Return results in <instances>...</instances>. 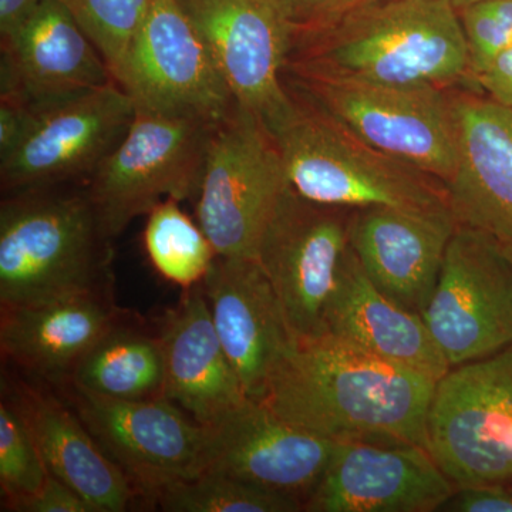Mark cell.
Here are the masks:
<instances>
[{
	"label": "cell",
	"instance_id": "obj_1",
	"mask_svg": "<svg viewBox=\"0 0 512 512\" xmlns=\"http://www.w3.org/2000/svg\"><path fill=\"white\" fill-rule=\"evenodd\" d=\"M436 380L325 333L296 339L264 403L282 419L333 441L427 448Z\"/></svg>",
	"mask_w": 512,
	"mask_h": 512
},
{
	"label": "cell",
	"instance_id": "obj_2",
	"mask_svg": "<svg viewBox=\"0 0 512 512\" xmlns=\"http://www.w3.org/2000/svg\"><path fill=\"white\" fill-rule=\"evenodd\" d=\"M285 72L444 89L473 82L453 0H365L328 28L295 36Z\"/></svg>",
	"mask_w": 512,
	"mask_h": 512
},
{
	"label": "cell",
	"instance_id": "obj_3",
	"mask_svg": "<svg viewBox=\"0 0 512 512\" xmlns=\"http://www.w3.org/2000/svg\"><path fill=\"white\" fill-rule=\"evenodd\" d=\"M13 192L0 205V306L109 292L111 237L87 188Z\"/></svg>",
	"mask_w": 512,
	"mask_h": 512
},
{
	"label": "cell",
	"instance_id": "obj_4",
	"mask_svg": "<svg viewBox=\"0 0 512 512\" xmlns=\"http://www.w3.org/2000/svg\"><path fill=\"white\" fill-rule=\"evenodd\" d=\"M274 133L289 187L305 200L343 208L451 212L446 187L387 156L299 94Z\"/></svg>",
	"mask_w": 512,
	"mask_h": 512
},
{
	"label": "cell",
	"instance_id": "obj_5",
	"mask_svg": "<svg viewBox=\"0 0 512 512\" xmlns=\"http://www.w3.org/2000/svg\"><path fill=\"white\" fill-rule=\"evenodd\" d=\"M285 83L376 150L444 185L453 177L458 158L453 89L292 72H285Z\"/></svg>",
	"mask_w": 512,
	"mask_h": 512
},
{
	"label": "cell",
	"instance_id": "obj_6",
	"mask_svg": "<svg viewBox=\"0 0 512 512\" xmlns=\"http://www.w3.org/2000/svg\"><path fill=\"white\" fill-rule=\"evenodd\" d=\"M217 124L136 107L126 136L87 180L109 237H119L165 200H197Z\"/></svg>",
	"mask_w": 512,
	"mask_h": 512
},
{
	"label": "cell",
	"instance_id": "obj_7",
	"mask_svg": "<svg viewBox=\"0 0 512 512\" xmlns=\"http://www.w3.org/2000/svg\"><path fill=\"white\" fill-rule=\"evenodd\" d=\"M427 450L456 487L512 483V345L437 380Z\"/></svg>",
	"mask_w": 512,
	"mask_h": 512
},
{
	"label": "cell",
	"instance_id": "obj_8",
	"mask_svg": "<svg viewBox=\"0 0 512 512\" xmlns=\"http://www.w3.org/2000/svg\"><path fill=\"white\" fill-rule=\"evenodd\" d=\"M289 187L274 138L239 107L212 133L197 195V222L217 256L255 258Z\"/></svg>",
	"mask_w": 512,
	"mask_h": 512
},
{
	"label": "cell",
	"instance_id": "obj_9",
	"mask_svg": "<svg viewBox=\"0 0 512 512\" xmlns=\"http://www.w3.org/2000/svg\"><path fill=\"white\" fill-rule=\"evenodd\" d=\"M64 384L67 403L138 494L158 498L207 467L208 427L165 397L124 400Z\"/></svg>",
	"mask_w": 512,
	"mask_h": 512
},
{
	"label": "cell",
	"instance_id": "obj_10",
	"mask_svg": "<svg viewBox=\"0 0 512 512\" xmlns=\"http://www.w3.org/2000/svg\"><path fill=\"white\" fill-rule=\"evenodd\" d=\"M239 109L274 133L295 109L285 69L295 30L281 0H178Z\"/></svg>",
	"mask_w": 512,
	"mask_h": 512
},
{
	"label": "cell",
	"instance_id": "obj_11",
	"mask_svg": "<svg viewBox=\"0 0 512 512\" xmlns=\"http://www.w3.org/2000/svg\"><path fill=\"white\" fill-rule=\"evenodd\" d=\"M450 367L512 345V262L495 239L457 225L421 313Z\"/></svg>",
	"mask_w": 512,
	"mask_h": 512
},
{
	"label": "cell",
	"instance_id": "obj_12",
	"mask_svg": "<svg viewBox=\"0 0 512 512\" xmlns=\"http://www.w3.org/2000/svg\"><path fill=\"white\" fill-rule=\"evenodd\" d=\"M350 212L305 200L288 187L266 225L256 261L296 339L326 333V306L350 245Z\"/></svg>",
	"mask_w": 512,
	"mask_h": 512
},
{
	"label": "cell",
	"instance_id": "obj_13",
	"mask_svg": "<svg viewBox=\"0 0 512 512\" xmlns=\"http://www.w3.org/2000/svg\"><path fill=\"white\" fill-rule=\"evenodd\" d=\"M33 109L29 133L0 160L6 194L89 180L136 116V104L116 82Z\"/></svg>",
	"mask_w": 512,
	"mask_h": 512
},
{
	"label": "cell",
	"instance_id": "obj_14",
	"mask_svg": "<svg viewBox=\"0 0 512 512\" xmlns=\"http://www.w3.org/2000/svg\"><path fill=\"white\" fill-rule=\"evenodd\" d=\"M136 107L221 123L237 107L178 0H153L119 82Z\"/></svg>",
	"mask_w": 512,
	"mask_h": 512
},
{
	"label": "cell",
	"instance_id": "obj_15",
	"mask_svg": "<svg viewBox=\"0 0 512 512\" xmlns=\"http://www.w3.org/2000/svg\"><path fill=\"white\" fill-rule=\"evenodd\" d=\"M116 82L62 0H42L2 36L0 100L42 107Z\"/></svg>",
	"mask_w": 512,
	"mask_h": 512
},
{
	"label": "cell",
	"instance_id": "obj_16",
	"mask_svg": "<svg viewBox=\"0 0 512 512\" xmlns=\"http://www.w3.org/2000/svg\"><path fill=\"white\" fill-rule=\"evenodd\" d=\"M456 490L426 447L340 441L306 512H433Z\"/></svg>",
	"mask_w": 512,
	"mask_h": 512
},
{
	"label": "cell",
	"instance_id": "obj_17",
	"mask_svg": "<svg viewBox=\"0 0 512 512\" xmlns=\"http://www.w3.org/2000/svg\"><path fill=\"white\" fill-rule=\"evenodd\" d=\"M336 446L338 441L289 423L264 403L245 400L208 427L205 473L292 495L305 505Z\"/></svg>",
	"mask_w": 512,
	"mask_h": 512
},
{
	"label": "cell",
	"instance_id": "obj_18",
	"mask_svg": "<svg viewBox=\"0 0 512 512\" xmlns=\"http://www.w3.org/2000/svg\"><path fill=\"white\" fill-rule=\"evenodd\" d=\"M212 323L245 396L262 402L296 343L274 286L255 258L217 256L202 281Z\"/></svg>",
	"mask_w": 512,
	"mask_h": 512
},
{
	"label": "cell",
	"instance_id": "obj_19",
	"mask_svg": "<svg viewBox=\"0 0 512 512\" xmlns=\"http://www.w3.org/2000/svg\"><path fill=\"white\" fill-rule=\"evenodd\" d=\"M457 225L453 212L363 208L350 212L349 244L372 284L421 316Z\"/></svg>",
	"mask_w": 512,
	"mask_h": 512
},
{
	"label": "cell",
	"instance_id": "obj_20",
	"mask_svg": "<svg viewBox=\"0 0 512 512\" xmlns=\"http://www.w3.org/2000/svg\"><path fill=\"white\" fill-rule=\"evenodd\" d=\"M458 158L446 187L458 225L512 247V110L454 92Z\"/></svg>",
	"mask_w": 512,
	"mask_h": 512
},
{
	"label": "cell",
	"instance_id": "obj_21",
	"mask_svg": "<svg viewBox=\"0 0 512 512\" xmlns=\"http://www.w3.org/2000/svg\"><path fill=\"white\" fill-rule=\"evenodd\" d=\"M158 340L163 397L202 426H214L248 400L212 323L202 284L185 289L183 299L165 316Z\"/></svg>",
	"mask_w": 512,
	"mask_h": 512
},
{
	"label": "cell",
	"instance_id": "obj_22",
	"mask_svg": "<svg viewBox=\"0 0 512 512\" xmlns=\"http://www.w3.org/2000/svg\"><path fill=\"white\" fill-rule=\"evenodd\" d=\"M325 326L329 335L436 382L450 370L423 318L386 298L350 245L326 306Z\"/></svg>",
	"mask_w": 512,
	"mask_h": 512
},
{
	"label": "cell",
	"instance_id": "obj_23",
	"mask_svg": "<svg viewBox=\"0 0 512 512\" xmlns=\"http://www.w3.org/2000/svg\"><path fill=\"white\" fill-rule=\"evenodd\" d=\"M120 323L109 292L25 306H3V356L53 383L70 379L80 360Z\"/></svg>",
	"mask_w": 512,
	"mask_h": 512
},
{
	"label": "cell",
	"instance_id": "obj_24",
	"mask_svg": "<svg viewBox=\"0 0 512 512\" xmlns=\"http://www.w3.org/2000/svg\"><path fill=\"white\" fill-rule=\"evenodd\" d=\"M6 402L25 421L47 470L72 487L93 512L126 511L133 484L101 450L69 403L20 384Z\"/></svg>",
	"mask_w": 512,
	"mask_h": 512
},
{
	"label": "cell",
	"instance_id": "obj_25",
	"mask_svg": "<svg viewBox=\"0 0 512 512\" xmlns=\"http://www.w3.org/2000/svg\"><path fill=\"white\" fill-rule=\"evenodd\" d=\"M67 382L113 399L163 397L160 340L117 323L80 360Z\"/></svg>",
	"mask_w": 512,
	"mask_h": 512
},
{
	"label": "cell",
	"instance_id": "obj_26",
	"mask_svg": "<svg viewBox=\"0 0 512 512\" xmlns=\"http://www.w3.org/2000/svg\"><path fill=\"white\" fill-rule=\"evenodd\" d=\"M144 248L158 274L183 289L202 284L217 258L200 224L177 200H165L148 212Z\"/></svg>",
	"mask_w": 512,
	"mask_h": 512
},
{
	"label": "cell",
	"instance_id": "obj_27",
	"mask_svg": "<svg viewBox=\"0 0 512 512\" xmlns=\"http://www.w3.org/2000/svg\"><path fill=\"white\" fill-rule=\"evenodd\" d=\"M157 501L164 511L171 512L303 511L299 498L211 471L167 488L158 495Z\"/></svg>",
	"mask_w": 512,
	"mask_h": 512
},
{
	"label": "cell",
	"instance_id": "obj_28",
	"mask_svg": "<svg viewBox=\"0 0 512 512\" xmlns=\"http://www.w3.org/2000/svg\"><path fill=\"white\" fill-rule=\"evenodd\" d=\"M99 50L116 83L153 0H62Z\"/></svg>",
	"mask_w": 512,
	"mask_h": 512
},
{
	"label": "cell",
	"instance_id": "obj_29",
	"mask_svg": "<svg viewBox=\"0 0 512 512\" xmlns=\"http://www.w3.org/2000/svg\"><path fill=\"white\" fill-rule=\"evenodd\" d=\"M47 466L25 421L9 402L0 404V488L6 510L36 494L46 483Z\"/></svg>",
	"mask_w": 512,
	"mask_h": 512
},
{
	"label": "cell",
	"instance_id": "obj_30",
	"mask_svg": "<svg viewBox=\"0 0 512 512\" xmlns=\"http://www.w3.org/2000/svg\"><path fill=\"white\" fill-rule=\"evenodd\" d=\"M473 74L512 45V0H483L457 10Z\"/></svg>",
	"mask_w": 512,
	"mask_h": 512
},
{
	"label": "cell",
	"instance_id": "obj_31",
	"mask_svg": "<svg viewBox=\"0 0 512 512\" xmlns=\"http://www.w3.org/2000/svg\"><path fill=\"white\" fill-rule=\"evenodd\" d=\"M365 0H281L295 36L328 28Z\"/></svg>",
	"mask_w": 512,
	"mask_h": 512
},
{
	"label": "cell",
	"instance_id": "obj_32",
	"mask_svg": "<svg viewBox=\"0 0 512 512\" xmlns=\"http://www.w3.org/2000/svg\"><path fill=\"white\" fill-rule=\"evenodd\" d=\"M439 511L512 512V487L508 484H474L456 487Z\"/></svg>",
	"mask_w": 512,
	"mask_h": 512
},
{
	"label": "cell",
	"instance_id": "obj_33",
	"mask_svg": "<svg viewBox=\"0 0 512 512\" xmlns=\"http://www.w3.org/2000/svg\"><path fill=\"white\" fill-rule=\"evenodd\" d=\"M18 512H93V508L83 500L72 487L59 480L52 473L47 474L43 487L26 498L15 510Z\"/></svg>",
	"mask_w": 512,
	"mask_h": 512
},
{
	"label": "cell",
	"instance_id": "obj_34",
	"mask_svg": "<svg viewBox=\"0 0 512 512\" xmlns=\"http://www.w3.org/2000/svg\"><path fill=\"white\" fill-rule=\"evenodd\" d=\"M473 82L487 93L488 99L512 110V45L474 73Z\"/></svg>",
	"mask_w": 512,
	"mask_h": 512
},
{
	"label": "cell",
	"instance_id": "obj_35",
	"mask_svg": "<svg viewBox=\"0 0 512 512\" xmlns=\"http://www.w3.org/2000/svg\"><path fill=\"white\" fill-rule=\"evenodd\" d=\"M35 119V109L18 101L0 100V160L22 143Z\"/></svg>",
	"mask_w": 512,
	"mask_h": 512
},
{
	"label": "cell",
	"instance_id": "obj_36",
	"mask_svg": "<svg viewBox=\"0 0 512 512\" xmlns=\"http://www.w3.org/2000/svg\"><path fill=\"white\" fill-rule=\"evenodd\" d=\"M40 2L42 0H0V36L15 28Z\"/></svg>",
	"mask_w": 512,
	"mask_h": 512
},
{
	"label": "cell",
	"instance_id": "obj_37",
	"mask_svg": "<svg viewBox=\"0 0 512 512\" xmlns=\"http://www.w3.org/2000/svg\"><path fill=\"white\" fill-rule=\"evenodd\" d=\"M483 2V0H453L454 8L457 10L466 8V6L474 5V3Z\"/></svg>",
	"mask_w": 512,
	"mask_h": 512
},
{
	"label": "cell",
	"instance_id": "obj_38",
	"mask_svg": "<svg viewBox=\"0 0 512 512\" xmlns=\"http://www.w3.org/2000/svg\"><path fill=\"white\" fill-rule=\"evenodd\" d=\"M501 248H503L504 254L507 255V258L510 259V261L512 262V247H511V245H501Z\"/></svg>",
	"mask_w": 512,
	"mask_h": 512
},
{
	"label": "cell",
	"instance_id": "obj_39",
	"mask_svg": "<svg viewBox=\"0 0 512 512\" xmlns=\"http://www.w3.org/2000/svg\"><path fill=\"white\" fill-rule=\"evenodd\" d=\"M511 487H512V483H511Z\"/></svg>",
	"mask_w": 512,
	"mask_h": 512
}]
</instances>
